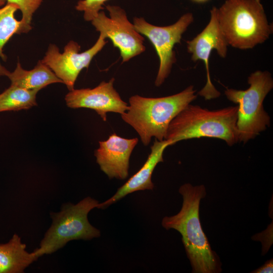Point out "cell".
I'll use <instances>...</instances> for the list:
<instances>
[{"label": "cell", "mask_w": 273, "mask_h": 273, "mask_svg": "<svg viewBox=\"0 0 273 273\" xmlns=\"http://www.w3.org/2000/svg\"><path fill=\"white\" fill-rule=\"evenodd\" d=\"M38 258L26 250L17 235L6 244H0V273H19Z\"/></svg>", "instance_id": "obj_15"}, {"label": "cell", "mask_w": 273, "mask_h": 273, "mask_svg": "<svg viewBox=\"0 0 273 273\" xmlns=\"http://www.w3.org/2000/svg\"><path fill=\"white\" fill-rule=\"evenodd\" d=\"M273 272V259L267 260L263 265L251 272L253 273H272Z\"/></svg>", "instance_id": "obj_20"}, {"label": "cell", "mask_w": 273, "mask_h": 273, "mask_svg": "<svg viewBox=\"0 0 273 273\" xmlns=\"http://www.w3.org/2000/svg\"><path fill=\"white\" fill-rule=\"evenodd\" d=\"M10 71L7 69L4 66H3L0 62V76H7L9 74Z\"/></svg>", "instance_id": "obj_21"}, {"label": "cell", "mask_w": 273, "mask_h": 273, "mask_svg": "<svg viewBox=\"0 0 273 273\" xmlns=\"http://www.w3.org/2000/svg\"><path fill=\"white\" fill-rule=\"evenodd\" d=\"M18 7L7 4L0 9V57L4 61L7 56L3 53V48L14 34H20L21 22L15 17Z\"/></svg>", "instance_id": "obj_17"}, {"label": "cell", "mask_w": 273, "mask_h": 273, "mask_svg": "<svg viewBox=\"0 0 273 273\" xmlns=\"http://www.w3.org/2000/svg\"><path fill=\"white\" fill-rule=\"evenodd\" d=\"M38 92L11 85L0 94V112L26 110L36 106Z\"/></svg>", "instance_id": "obj_16"}, {"label": "cell", "mask_w": 273, "mask_h": 273, "mask_svg": "<svg viewBox=\"0 0 273 273\" xmlns=\"http://www.w3.org/2000/svg\"><path fill=\"white\" fill-rule=\"evenodd\" d=\"M6 3V0H0V7L4 6Z\"/></svg>", "instance_id": "obj_23"}, {"label": "cell", "mask_w": 273, "mask_h": 273, "mask_svg": "<svg viewBox=\"0 0 273 273\" xmlns=\"http://www.w3.org/2000/svg\"><path fill=\"white\" fill-rule=\"evenodd\" d=\"M139 142L137 138L125 139L115 133L106 141H99L95 151L101 170L110 178L124 179L128 175L129 159Z\"/></svg>", "instance_id": "obj_12"}, {"label": "cell", "mask_w": 273, "mask_h": 273, "mask_svg": "<svg viewBox=\"0 0 273 273\" xmlns=\"http://www.w3.org/2000/svg\"><path fill=\"white\" fill-rule=\"evenodd\" d=\"M216 17L228 44L235 48L252 49L272 33L260 0H226Z\"/></svg>", "instance_id": "obj_4"}, {"label": "cell", "mask_w": 273, "mask_h": 273, "mask_svg": "<svg viewBox=\"0 0 273 273\" xmlns=\"http://www.w3.org/2000/svg\"><path fill=\"white\" fill-rule=\"evenodd\" d=\"M216 7H212L208 24L195 37L187 41L188 51L192 54V60L194 62L201 60L205 64L206 82L198 92V95L206 100L216 99L220 95L210 78L209 60L211 53L215 50L220 57L224 58L227 55L229 45L220 28L216 17Z\"/></svg>", "instance_id": "obj_10"}, {"label": "cell", "mask_w": 273, "mask_h": 273, "mask_svg": "<svg viewBox=\"0 0 273 273\" xmlns=\"http://www.w3.org/2000/svg\"><path fill=\"white\" fill-rule=\"evenodd\" d=\"M99 204L88 197L75 205L66 204L60 212L52 214L53 223L39 247L33 252L34 254L38 258L57 251L70 241L100 237V231L92 225L87 218L89 211L98 208Z\"/></svg>", "instance_id": "obj_6"}, {"label": "cell", "mask_w": 273, "mask_h": 273, "mask_svg": "<svg viewBox=\"0 0 273 273\" xmlns=\"http://www.w3.org/2000/svg\"><path fill=\"white\" fill-rule=\"evenodd\" d=\"M108 0H80L75 6L78 11L83 12V18L86 21H92L104 8L103 6Z\"/></svg>", "instance_id": "obj_19"}, {"label": "cell", "mask_w": 273, "mask_h": 273, "mask_svg": "<svg viewBox=\"0 0 273 273\" xmlns=\"http://www.w3.org/2000/svg\"><path fill=\"white\" fill-rule=\"evenodd\" d=\"M114 78L108 82L102 81L96 87L90 88L73 89L66 95L67 106L71 108H88L95 110L104 121L107 113L114 112L120 115L128 108L114 87Z\"/></svg>", "instance_id": "obj_11"}, {"label": "cell", "mask_w": 273, "mask_h": 273, "mask_svg": "<svg viewBox=\"0 0 273 273\" xmlns=\"http://www.w3.org/2000/svg\"><path fill=\"white\" fill-rule=\"evenodd\" d=\"M100 34L95 43L81 53L80 46L70 40L64 48L63 53L55 44H49L45 56L41 61L47 65L65 84L69 91L74 89L77 78L84 68H88L93 58L100 52L107 41Z\"/></svg>", "instance_id": "obj_9"}, {"label": "cell", "mask_w": 273, "mask_h": 273, "mask_svg": "<svg viewBox=\"0 0 273 273\" xmlns=\"http://www.w3.org/2000/svg\"><path fill=\"white\" fill-rule=\"evenodd\" d=\"M43 0H6L7 4L17 6L22 13L20 33H26L32 29L31 21L33 14L38 9Z\"/></svg>", "instance_id": "obj_18"}, {"label": "cell", "mask_w": 273, "mask_h": 273, "mask_svg": "<svg viewBox=\"0 0 273 273\" xmlns=\"http://www.w3.org/2000/svg\"><path fill=\"white\" fill-rule=\"evenodd\" d=\"M193 85L171 96L147 98L138 95L129 99L128 109L121 115L122 120L138 133L144 146L152 137L165 139L171 120L197 97Z\"/></svg>", "instance_id": "obj_2"}, {"label": "cell", "mask_w": 273, "mask_h": 273, "mask_svg": "<svg viewBox=\"0 0 273 273\" xmlns=\"http://www.w3.org/2000/svg\"><path fill=\"white\" fill-rule=\"evenodd\" d=\"M194 2L197 3H206L210 0H191Z\"/></svg>", "instance_id": "obj_22"}, {"label": "cell", "mask_w": 273, "mask_h": 273, "mask_svg": "<svg viewBox=\"0 0 273 273\" xmlns=\"http://www.w3.org/2000/svg\"><path fill=\"white\" fill-rule=\"evenodd\" d=\"M193 21L191 13L184 14L175 23L166 26L152 25L142 17L133 18L135 29L149 39L159 58V67L155 81L156 86L162 85L169 75L176 61L174 45L180 43L183 34Z\"/></svg>", "instance_id": "obj_7"}, {"label": "cell", "mask_w": 273, "mask_h": 273, "mask_svg": "<svg viewBox=\"0 0 273 273\" xmlns=\"http://www.w3.org/2000/svg\"><path fill=\"white\" fill-rule=\"evenodd\" d=\"M106 8L110 17L101 11L91 22L100 34L111 39L114 47L118 48L122 63L144 52V37L128 20L125 11L118 6L108 5Z\"/></svg>", "instance_id": "obj_8"}, {"label": "cell", "mask_w": 273, "mask_h": 273, "mask_svg": "<svg viewBox=\"0 0 273 273\" xmlns=\"http://www.w3.org/2000/svg\"><path fill=\"white\" fill-rule=\"evenodd\" d=\"M237 118L238 106L209 110L190 104L171 120L164 140L173 145L185 140L211 138L232 146L239 142Z\"/></svg>", "instance_id": "obj_3"}, {"label": "cell", "mask_w": 273, "mask_h": 273, "mask_svg": "<svg viewBox=\"0 0 273 273\" xmlns=\"http://www.w3.org/2000/svg\"><path fill=\"white\" fill-rule=\"evenodd\" d=\"M246 90L226 88L224 94L238 104L237 128L239 142L244 144L256 137L270 124V117L264 110L263 101L273 88V79L267 71L257 70L248 78Z\"/></svg>", "instance_id": "obj_5"}, {"label": "cell", "mask_w": 273, "mask_h": 273, "mask_svg": "<svg viewBox=\"0 0 273 273\" xmlns=\"http://www.w3.org/2000/svg\"><path fill=\"white\" fill-rule=\"evenodd\" d=\"M171 145V142L168 141L164 140L159 141L155 139L151 147V153L143 166L120 187L112 197L99 203L98 208H106L134 192L153 190L154 185L151 178L154 170L159 163L163 162V152L167 147Z\"/></svg>", "instance_id": "obj_13"}, {"label": "cell", "mask_w": 273, "mask_h": 273, "mask_svg": "<svg viewBox=\"0 0 273 273\" xmlns=\"http://www.w3.org/2000/svg\"><path fill=\"white\" fill-rule=\"evenodd\" d=\"M178 192L183 199L182 207L176 214L164 217L162 226L166 230L174 229L180 234L192 272H220L221 263L211 248L200 219V201L206 195L205 186L186 183L180 187Z\"/></svg>", "instance_id": "obj_1"}, {"label": "cell", "mask_w": 273, "mask_h": 273, "mask_svg": "<svg viewBox=\"0 0 273 273\" xmlns=\"http://www.w3.org/2000/svg\"><path fill=\"white\" fill-rule=\"evenodd\" d=\"M7 77L11 81V85L38 91L51 84L63 83L41 60L30 70L23 69L18 60L16 68L10 72Z\"/></svg>", "instance_id": "obj_14"}]
</instances>
